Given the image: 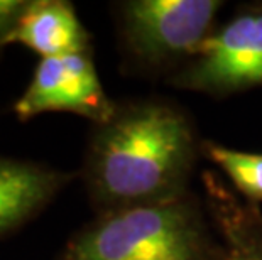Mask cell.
Segmentation results:
<instances>
[{"label":"cell","instance_id":"1","mask_svg":"<svg viewBox=\"0 0 262 260\" xmlns=\"http://www.w3.org/2000/svg\"><path fill=\"white\" fill-rule=\"evenodd\" d=\"M203 139L193 113L164 95L117 100L90 125L80 178L95 215L191 191Z\"/></svg>","mask_w":262,"mask_h":260},{"label":"cell","instance_id":"2","mask_svg":"<svg viewBox=\"0 0 262 260\" xmlns=\"http://www.w3.org/2000/svg\"><path fill=\"white\" fill-rule=\"evenodd\" d=\"M219 239L196 191L95 215L56 260H215Z\"/></svg>","mask_w":262,"mask_h":260},{"label":"cell","instance_id":"3","mask_svg":"<svg viewBox=\"0 0 262 260\" xmlns=\"http://www.w3.org/2000/svg\"><path fill=\"white\" fill-rule=\"evenodd\" d=\"M220 0H122L114 4L117 42L129 75L169 80L216 29Z\"/></svg>","mask_w":262,"mask_h":260},{"label":"cell","instance_id":"4","mask_svg":"<svg viewBox=\"0 0 262 260\" xmlns=\"http://www.w3.org/2000/svg\"><path fill=\"white\" fill-rule=\"evenodd\" d=\"M166 85L215 100L262 88V2L238 5Z\"/></svg>","mask_w":262,"mask_h":260},{"label":"cell","instance_id":"5","mask_svg":"<svg viewBox=\"0 0 262 260\" xmlns=\"http://www.w3.org/2000/svg\"><path fill=\"white\" fill-rule=\"evenodd\" d=\"M115 103L102 85L93 51H85L39 61L29 85L14 102V115L27 122L41 113L64 112L95 125L110 119Z\"/></svg>","mask_w":262,"mask_h":260},{"label":"cell","instance_id":"6","mask_svg":"<svg viewBox=\"0 0 262 260\" xmlns=\"http://www.w3.org/2000/svg\"><path fill=\"white\" fill-rule=\"evenodd\" d=\"M76 178L36 160L0 156V239L41 215Z\"/></svg>","mask_w":262,"mask_h":260},{"label":"cell","instance_id":"7","mask_svg":"<svg viewBox=\"0 0 262 260\" xmlns=\"http://www.w3.org/2000/svg\"><path fill=\"white\" fill-rule=\"evenodd\" d=\"M203 203L219 239L215 260H262V209L245 203L224 176L203 171Z\"/></svg>","mask_w":262,"mask_h":260},{"label":"cell","instance_id":"8","mask_svg":"<svg viewBox=\"0 0 262 260\" xmlns=\"http://www.w3.org/2000/svg\"><path fill=\"white\" fill-rule=\"evenodd\" d=\"M42 58L93 51L92 34L68 0H29L9 39Z\"/></svg>","mask_w":262,"mask_h":260},{"label":"cell","instance_id":"9","mask_svg":"<svg viewBox=\"0 0 262 260\" xmlns=\"http://www.w3.org/2000/svg\"><path fill=\"white\" fill-rule=\"evenodd\" d=\"M202 157L224 173L228 186L245 203L262 204V152H247L227 147L224 144L203 139Z\"/></svg>","mask_w":262,"mask_h":260},{"label":"cell","instance_id":"10","mask_svg":"<svg viewBox=\"0 0 262 260\" xmlns=\"http://www.w3.org/2000/svg\"><path fill=\"white\" fill-rule=\"evenodd\" d=\"M29 0H0V53L9 46V39L17 26Z\"/></svg>","mask_w":262,"mask_h":260}]
</instances>
